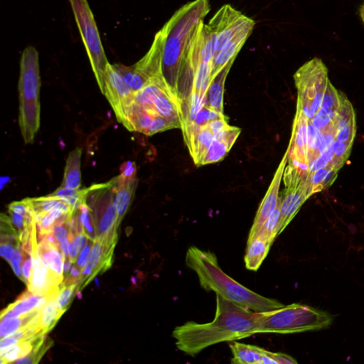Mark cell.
<instances>
[{
	"label": "cell",
	"mask_w": 364,
	"mask_h": 364,
	"mask_svg": "<svg viewBox=\"0 0 364 364\" xmlns=\"http://www.w3.org/2000/svg\"><path fill=\"white\" fill-rule=\"evenodd\" d=\"M52 341L46 338L44 342L34 348L27 355L22 357L14 363H37L41 360L42 356L45 354L46 350L50 347Z\"/></svg>",
	"instance_id": "37"
},
{
	"label": "cell",
	"mask_w": 364,
	"mask_h": 364,
	"mask_svg": "<svg viewBox=\"0 0 364 364\" xmlns=\"http://www.w3.org/2000/svg\"><path fill=\"white\" fill-rule=\"evenodd\" d=\"M338 171L331 164L323 168L309 173L306 183L311 194L330 186L336 180Z\"/></svg>",
	"instance_id": "27"
},
{
	"label": "cell",
	"mask_w": 364,
	"mask_h": 364,
	"mask_svg": "<svg viewBox=\"0 0 364 364\" xmlns=\"http://www.w3.org/2000/svg\"><path fill=\"white\" fill-rule=\"evenodd\" d=\"M339 106L338 91L333 86L330 80L328 82L323 95L321 107L325 109L334 120L336 112Z\"/></svg>",
	"instance_id": "35"
},
{
	"label": "cell",
	"mask_w": 364,
	"mask_h": 364,
	"mask_svg": "<svg viewBox=\"0 0 364 364\" xmlns=\"http://www.w3.org/2000/svg\"><path fill=\"white\" fill-rule=\"evenodd\" d=\"M93 243V240L88 239L86 245L78 255L77 261L75 264L81 270H82L87 264Z\"/></svg>",
	"instance_id": "41"
},
{
	"label": "cell",
	"mask_w": 364,
	"mask_h": 364,
	"mask_svg": "<svg viewBox=\"0 0 364 364\" xmlns=\"http://www.w3.org/2000/svg\"><path fill=\"white\" fill-rule=\"evenodd\" d=\"M228 125L225 118H222L213 120L205 126L215 135Z\"/></svg>",
	"instance_id": "44"
},
{
	"label": "cell",
	"mask_w": 364,
	"mask_h": 364,
	"mask_svg": "<svg viewBox=\"0 0 364 364\" xmlns=\"http://www.w3.org/2000/svg\"><path fill=\"white\" fill-rule=\"evenodd\" d=\"M77 290L78 282L62 283L55 298L56 304L61 311L65 312L68 309Z\"/></svg>",
	"instance_id": "33"
},
{
	"label": "cell",
	"mask_w": 364,
	"mask_h": 364,
	"mask_svg": "<svg viewBox=\"0 0 364 364\" xmlns=\"http://www.w3.org/2000/svg\"><path fill=\"white\" fill-rule=\"evenodd\" d=\"M102 94L107 99L119 122L127 129L129 114L134 102V92L114 64L107 63Z\"/></svg>",
	"instance_id": "9"
},
{
	"label": "cell",
	"mask_w": 364,
	"mask_h": 364,
	"mask_svg": "<svg viewBox=\"0 0 364 364\" xmlns=\"http://www.w3.org/2000/svg\"><path fill=\"white\" fill-rule=\"evenodd\" d=\"M288 154L289 149H287L259 206L249 236L257 233L278 203L279 186L287 164Z\"/></svg>",
	"instance_id": "16"
},
{
	"label": "cell",
	"mask_w": 364,
	"mask_h": 364,
	"mask_svg": "<svg viewBox=\"0 0 364 364\" xmlns=\"http://www.w3.org/2000/svg\"><path fill=\"white\" fill-rule=\"evenodd\" d=\"M76 210L82 227L83 232L88 239L95 241L97 239V233L95 223L89 207L86 203H84L76 208Z\"/></svg>",
	"instance_id": "34"
},
{
	"label": "cell",
	"mask_w": 364,
	"mask_h": 364,
	"mask_svg": "<svg viewBox=\"0 0 364 364\" xmlns=\"http://www.w3.org/2000/svg\"><path fill=\"white\" fill-rule=\"evenodd\" d=\"M37 244L38 241L34 240L31 252L33 269L31 279L27 284L28 290L33 294L42 296L57 295L62 284L57 281L48 267L38 255Z\"/></svg>",
	"instance_id": "15"
},
{
	"label": "cell",
	"mask_w": 364,
	"mask_h": 364,
	"mask_svg": "<svg viewBox=\"0 0 364 364\" xmlns=\"http://www.w3.org/2000/svg\"><path fill=\"white\" fill-rule=\"evenodd\" d=\"M40 88L38 53L36 48L29 46L23 50L20 60L19 101H39Z\"/></svg>",
	"instance_id": "11"
},
{
	"label": "cell",
	"mask_w": 364,
	"mask_h": 364,
	"mask_svg": "<svg viewBox=\"0 0 364 364\" xmlns=\"http://www.w3.org/2000/svg\"><path fill=\"white\" fill-rule=\"evenodd\" d=\"M53 296L38 295L28 290L1 311L0 319L23 316L36 311H41Z\"/></svg>",
	"instance_id": "21"
},
{
	"label": "cell",
	"mask_w": 364,
	"mask_h": 364,
	"mask_svg": "<svg viewBox=\"0 0 364 364\" xmlns=\"http://www.w3.org/2000/svg\"><path fill=\"white\" fill-rule=\"evenodd\" d=\"M33 262L31 254L28 253L26 257L23 258L22 262L23 282L28 284L32 274Z\"/></svg>",
	"instance_id": "43"
},
{
	"label": "cell",
	"mask_w": 364,
	"mask_h": 364,
	"mask_svg": "<svg viewBox=\"0 0 364 364\" xmlns=\"http://www.w3.org/2000/svg\"><path fill=\"white\" fill-rule=\"evenodd\" d=\"M113 181L88 187L85 203L95 223L97 238L105 241H117V212L114 203Z\"/></svg>",
	"instance_id": "7"
},
{
	"label": "cell",
	"mask_w": 364,
	"mask_h": 364,
	"mask_svg": "<svg viewBox=\"0 0 364 364\" xmlns=\"http://www.w3.org/2000/svg\"><path fill=\"white\" fill-rule=\"evenodd\" d=\"M306 180L295 181L285 185L279 196L280 201V219L279 235L289 224L301 205L311 196Z\"/></svg>",
	"instance_id": "13"
},
{
	"label": "cell",
	"mask_w": 364,
	"mask_h": 364,
	"mask_svg": "<svg viewBox=\"0 0 364 364\" xmlns=\"http://www.w3.org/2000/svg\"><path fill=\"white\" fill-rule=\"evenodd\" d=\"M298 91L297 109L311 119L321 107L329 79L323 61L314 58L306 62L294 75Z\"/></svg>",
	"instance_id": "5"
},
{
	"label": "cell",
	"mask_w": 364,
	"mask_h": 364,
	"mask_svg": "<svg viewBox=\"0 0 364 364\" xmlns=\"http://www.w3.org/2000/svg\"><path fill=\"white\" fill-rule=\"evenodd\" d=\"M280 201L278 203L257 233L273 242L279 235ZM257 234V233H256Z\"/></svg>",
	"instance_id": "31"
},
{
	"label": "cell",
	"mask_w": 364,
	"mask_h": 364,
	"mask_svg": "<svg viewBox=\"0 0 364 364\" xmlns=\"http://www.w3.org/2000/svg\"><path fill=\"white\" fill-rule=\"evenodd\" d=\"M23 252L24 250L22 247V245H21L18 248H17L15 251V253L11 258V261L9 262L11 267H12V269L14 270L15 274L23 281V276H22V262L23 260Z\"/></svg>",
	"instance_id": "40"
},
{
	"label": "cell",
	"mask_w": 364,
	"mask_h": 364,
	"mask_svg": "<svg viewBox=\"0 0 364 364\" xmlns=\"http://www.w3.org/2000/svg\"><path fill=\"white\" fill-rule=\"evenodd\" d=\"M235 59L231 60L215 76L211 78L206 92L205 105L208 107L224 114L223 95L226 77Z\"/></svg>",
	"instance_id": "24"
},
{
	"label": "cell",
	"mask_w": 364,
	"mask_h": 364,
	"mask_svg": "<svg viewBox=\"0 0 364 364\" xmlns=\"http://www.w3.org/2000/svg\"><path fill=\"white\" fill-rule=\"evenodd\" d=\"M46 335L38 336L30 340L20 341L1 352V363H14L18 359L27 355L34 348L42 344Z\"/></svg>",
	"instance_id": "26"
},
{
	"label": "cell",
	"mask_w": 364,
	"mask_h": 364,
	"mask_svg": "<svg viewBox=\"0 0 364 364\" xmlns=\"http://www.w3.org/2000/svg\"><path fill=\"white\" fill-rule=\"evenodd\" d=\"M185 263L196 273L200 287L205 291H213L237 305L255 312L284 306L276 299L254 292L227 275L219 266L215 255L210 251L191 246L186 253Z\"/></svg>",
	"instance_id": "3"
},
{
	"label": "cell",
	"mask_w": 364,
	"mask_h": 364,
	"mask_svg": "<svg viewBox=\"0 0 364 364\" xmlns=\"http://www.w3.org/2000/svg\"><path fill=\"white\" fill-rule=\"evenodd\" d=\"M68 1L97 85L102 93L105 70L109 62L101 43L93 14L87 0Z\"/></svg>",
	"instance_id": "6"
},
{
	"label": "cell",
	"mask_w": 364,
	"mask_h": 364,
	"mask_svg": "<svg viewBox=\"0 0 364 364\" xmlns=\"http://www.w3.org/2000/svg\"><path fill=\"white\" fill-rule=\"evenodd\" d=\"M255 24V21L248 18L242 27L217 54L213 61L211 78L231 60L236 58L237 55L252 33Z\"/></svg>",
	"instance_id": "17"
},
{
	"label": "cell",
	"mask_w": 364,
	"mask_h": 364,
	"mask_svg": "<svg viewBox=\"0 0 364 364\" xmlns=\"http://www.w3.org/2000/svg\"><path fill=\"white\" fill-rule=\"evenodd\" d=\"M240 132L241 129L240 128L228 125L224 129L215 134L214 139L223 141L230 147H232Z\"/></svg>",
	"instance_id": "39"
},
{
	"label": "cell",
	"mask_w": 364,
	"mask_h": 364,
	"mask_svg": "<svg viewBox=\"0 0 364 364\" xmlns=\"http://www.w3.org/2000/svg\"><path fill=\"white\" fill-rule=\"evenodd\" d=\"M56 296H53L48 300L39 314L38 324L46 334L52 330L64 313L56 304Z\"/></svg>",
	"instance_id": "28"
},
{
	"label": "cell",
	"mask_w": 364,
	"mask_h": 364,
	"mask_svg": "<svg viewBox=\"0 0 364 364\" xmlns=\"http://www.w3.org/2000/svg\"><path fill=\"white\" fill-rule=\"evenodd\" d=\"M40 311H36L23 316L1 319L0 336L3 338L21 328L38 323Z\"/></svg>",
	"instance_id": "29"
},
{
	"label": "cell",
	"mask_w": 364,
	"mask_h": 364,
	"mask_svg": "<svg viewBox=\"0 0 364 364\" xmlns=\"http://www.w3.org/2000/svg\"><path fill=\"white\" fill-rule=\"evenodd\" d=\"M255 333H294L317 331L331 326L333 316L310 306L294 303L262 312H257Z\"/></svg>",
	"instance_id": "4"
},
{
	"label": "cell",
	"mask_w": 364,
	"mask_h": 364,
	"mask_svg": "<svg viewBox=\"0 0 364 364\" xmlns=\"http://www.w3.org/2000/svg\"><path fill=\"white\" fill-rule=\"evenodd\" d=\"M81 156L82 149L80 147L71 151L66 160L61 187L79 190L81 186Z\"/></svg>",
	"instance_id": "25"
},
{
	"label": "cell",
	"mask_w": 364,
	"mask_h": 364,
	"mask_svg": "<svg viewBox=\"0 0 364 364\" xmlns=\"http://www.w3.org/2000/svg\"><path fill=\"white\" fill-rule=\"evenodd\" d=\"M112 179L114 203L117 212V223L119 225L132 201L137 186V178L136 176H127L121 173Z\"/></svg>",
	"instance_id": "19"
},
{
	"label": "cell",
	"mask_w": 364,
	"mask_h": 364,
	"mask_svg": "<svg viewBox=\"0 0 364 364\" xmlns=\"http://www.w3.org/2000/svg\"><path fill=\"white\" fill-rule=\"evenodd\" d=\"M352 145L347 142L334 139L331 146L333 154L331 164L337 170H339L343 166L348 158Z\"/></svg>",
	"instance_id": "36"
},
{
	"label": "cell",
	"mask_w": 364,
	"mask_h": 364,
	"mask_svg": "<svg viewBox=\"0 0 364 364\" xmlns=\"http://www.w3.org/2000/svg\"><path fill=\"white\" fill-rule=\"evenodd\" d=\"M234 364H296L289 355L274 353L260 347L233 341L230 344Z\"/></svg>",
	"instance_id": "12"
},
{
	"label": "cell",
	"mask_w": 364,
	"mask_h": 364,
	"mask_svg": "<svg viewBox=\"0 0 364 364\" xmlns=\"http://www.w3.org/2000/svg\"><path fill=\"white\" fill-rule=\"evenodd\" d=\"M20 246H18L14 243H11V242H1V245H0L1 256L4 259L7 260L9 262L11 261V258L13 257L16 250L17 248H18Z\"/></svg>",
	"instance_id": "42"
},
{
	"label": "cell",
	"mask_w": 364,
	"mask_h": 364,
	"mask_svg": "<svg viewBox=\"0 0 364 364\" xmlns=\"http://www.w3.org/2000/svg\"><path fill=\"white\" fill-rule=\"evenodd\" d=\"M225 118V114L217 112L206 105L203 106L196 115L195 120L192 122L199 126H205L210 122Z\"/></svg>",
	"instance_id": "38"
},
{
	"label": "cell",
	"mask_w": 364,
	"mask_h": 364,
	"mask_svg": "<svg viewBox=\"0 0 364 364\" xmlns=\"http://www.w3.org/2000/svg\"><path fill=\"white\" fill-rule=\"evenodd\" d=\"M272 243L259 233L249 236L244 258L245 267L251 271H257L266 258Z\"/></svg>",
	"instance_id": "23"
},
{
	"label": "cell",
	"mask_w": 364,
	"mask_h": 364,
	"mask_svg": "<svg viewBox=\"0 0 364 364\" xmlns=\"http://www.w3.org/2000/svg\"><path fill=\"white\" fill-rule=\"evenodd\" d=\"M212 63L200 62L193 70L192 90L206 95L211 80Z\"/></svg>",
	"instance_id": "30"
},
{
	"label": "cell",
	"mask_w": 364,
	"mask_h": 364,
	"mask_svg": "<svg viewBox=\"0 0 364 364\" xmlns=\"http://www.w3.org/2000/svg\"><path fill=\"white\" fill-rule=\"evenodd\" d=\"M116 243L98 238L94 241L87 264L81 272L78 282V290L82 289L97 274L109 268L112 263L113 252Z\"/></svg>",
	"instance_id": "14"
},
{
	"label": "cell",
	"mask_w": 364,
	"mask_h": 364,
	"mask_svg": "<svg viewBox=\"0 0 364 364\" xmlns=\"http://www.w3.org/2000/svg\"><path fill=\"white\" fill-rule=\"evenodd\" d=\"M37 252L43 262L48 267L57 281L62 284L64 280L65 256L60 248L42 238L37 244Z\"/></svg>",
	"instance_id": "22"
},
{
	"label": "cell",
	"mask_w": 364,
	"mask_h": 364,
	"mask_svg": "<svg viewBox=\"0 0 364 364\" xmlns=\"http://www.w3.org/2000/svg\"><path fill=\"white\" fill-rule=\"evenodd\" d=\"M338 94L339 106L333 120L335 139L353 144L356 132L355 112L346 96L340 91Z\"/></svg>",
	"instance_id": "18"
},
{
	"label": "cell",
	"mask_w": 364,
	"mask_h": 364,
	"mask_svg": "<svg viewBox=\"0 0 364 364\" xmlns=\"http://www.w3.org/2000/svg\"><path fill=\"white\" fill-rule=\"evenodd\" d=\"M360 16L364 23V4H363L359 9Z\"/></svg>",
	"instance_id": "45"
},
{
	"label": "cell",
	"mask_w": 364,
	"mask_h": 364,
	"mask_svg": "<svg viewBox=\"0 0 364 364\" xmlns=\"http://www.w3.org/2000/svg\"><path fill=\"white\" fill-rule=\"evenodd\" d=\"M257 322V312L216 294L215 316L212 321L186 322L176 326L172 336L178 350L194 356L213 345L255 334Z\"/></svg>",
	"instance_id": "1"
},
{
	"label": "cell",
	"mask_w": 364,
	"mask_h": 364,
	"mask_svg": "<svg viewBox=\"0 0 364 364\" xmlns=\"http://www.w3.org/2000/svg\"><path fill=\"white\" fill-rule=\"evenodd\" d=\"M210 10L209 0H194L179 8L161 28L162 74L179 98L178 85L188 53L200 24Z\"/></svg>",
	"instance_id": "2"
},
{
	"label": "cell",
	"mask_w": 364,
	"mask_h": 364,
	"mask_svg": "<svg viewBox=\"0 0 364 364\" xmlns=\"http://www.w3.org/2000/svg\"><path fill=\"white\" fill-rule=\"evenodd\" d=\"M248 18L231 5L225 4L210 18L207 26L213 43V59Z\"/></svg>",
	"instance_id": "10"
},
{
	"label": "cell",
	"mask_w": 364,
	"mask_h": 364,
	"mask_svg": "<svg viewBox=\"0 0 364 364\" xmlns=\"http://www.w3.org/2000/svg\"><path fill=\"white\" fill-rule=\"evenodd\" d=\"M40 101H19L18 123L23 141L32 144L40 127Z\"/></svg>",
	"instance_id": "20"
},
{
	"label": "cell",
	"mask_w": 364,
	"mask_h": 364,
	"mask_svg": "<svg viewBox=\"0 0 364 364\" xmlns=\"http://www.w3.org/2000/svg\"><path fill=\"white\" fill-rule=\"evenodd\" d=\"M164 36L161 30L154 38L148 52L134 65L125 66L114 64L132 91L141 90L151 78L162 74V48Z\"/></svg>",
	"instance_id": "8"
},
{
	"label": "cell",
	"mask_w": 364,
	"mask_h": 364,
	"mask_svg": "<svg viewBox=\"0 0 364 364\" xmlns=\"http://www.w3.org/2000/svg\"><path fill=\"white\" fill-rule=\"evenodd\" d=\"M230 149L231 147L225 143L214 139L205 154L201 159L198 166L216 163L223 160Z\"/></svg>",
	"instance_id": "32"
}]
</instances>
